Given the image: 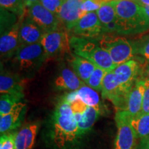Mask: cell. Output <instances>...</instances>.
<instances>
[{
    "label": "cell",
    "instance_id": "12",
    "mask_svg": "<svg viewBox=\"0 0 149 149\" xmlns=\"http://www.w3.org/2000/svg\"><path fill=\"white\" fill-rule=\"evenodd\" d=\"M22 21L13 25L8 31H4L0 38V53L1 58L13 57L21 46L19 37V28Z\"/></svg>",
    "mask_w": 149,
    "mask_h": 149
},
{
    "label": "cell",
    "instance_id": "27",
    "mask_svg": "<svg viewBox=\"0 0 149 149\" xmlns=\"http://www.w3.org/2000/svg\"><path fill=\"white\" fill-rule=\"evenodd\" d=\"M15 132L2 134L0 137V149H16L15 144Z\"/></svg>",
    "mask_w": 149,
    "mask_h": 149
},
{
    "label": "cell",
    "instance_id": "25",
    "mask_svg": "<svg viewBox=\"0 0 149 149\" xmlns=\"http://www.w3.org/2000/svg\"><path fill=\"white\" fill-rule=\"evenodd\" d=\"M0 5L1 8L10 11L19 17H23L26 11L23 0H0Z\"/></svg>",
    "mask_w": 149,
    "mask_h": 149
},
{
    "label": "cell",
    "instance_id": "38",
    "mask_svg": "<svg viewBox=\"0 0 149 149\" xmlns=\"http://www.w3.org/2000/svg\"><path fill=\"white\" fill-rule=\"evenodd\" d=\"M62 1H66V0H62Z\"/></svg>",
    "mask_w": 149,
    "mask_h": 149
},
{
    "label": "cell",
    "instance_id": "18",
    "mask_svg": "<svg viewBox=\"0 0 149 149\" xmlns=\"http://www.w3.org/2000/svg\"><path fill=\"white\" fill-rule=\"evenodd\" d=\"M54 84L58 90L74 91L86 84L79 79L73 70L68 68H64L55 78Z\"/></svg>",
    "mask_w": 149,
    "mask_h": 149
},
{
    "label": "cell",
    "instance_id": "14",
    "mask_svg": "<svg viewBox=\"0 0 149 149\" xmlns=\"http://www.w3.org/2000/svg\"><path fill=\"white\" fill-rule=\"evenodd\" d=\"M26 104L23 102L17 104L8 114L0 116V133L1 135L10 133L19 127L24 120Z\"/></svg>",
    "mask_w": 149,
    "mask_h": 149
},
{
    "label": "cell",
    "instance_id": "3",
    "mask_svg": "<svg viewBox=\"0 0 149 149\" xmlns=\"http://www.w3.org/2000/svg\"><path fill=\"white\" fill-rule=\"evenodd\" d=\"M70 42L74 55L86 59L96 67L107 71H111L117 67L108 52L96 40L72 36Z\"/></svg>",
    "mask_w": 149,
    "mask_h": 149
},
{
    "label": "cell",
    "instance_id": "20",
    "mask_svg": "<svg viewBox=\"0 0 149 149\" xmlns=\"http://www.w3.org/2000/svg\"><path fill=\"white\" fill-rule=\"evenodd\" d=\"M102 112L94 107H88L82 114H74L77 122L79 135L80 137L88 133L92 129Z\"/></svg>",
    "mask_w": 149,
    "mask_h": 149
},
{
    "label": "cell",
    "instance_id": "11",
    "mask_svg": "<svg viewBox=\"0 0 149 149\" xmlns=\"http://www.w3.org/2000/svg\"><path fill=\"white\" fill-rule=\"evenodd\" d=\"M83 0H66L63 2L57 16L67 31H70L84 13L81 10Z\"/></svg>",
    "mask_w": 149,
    "mask_h": 149
},
{
    "label": "cell",
    "instance_id": "13",
    "mask_svg": "<svg viewBox=\"0 0 149 149\" xmlns=\"http://www.w3.org/2000/svg\"><path fill=\"white\" fill-rule=\"evenodd\" d=\"M144 89L145 78L139 77L128 93L124 111L131 117L141 113Z\"/></svg>",
    "mask_w": 149,
    "mask_h": 149
},
{
    "label": "cell",
    "instance_id": "34",
    "mask_svg": "<svg viewBox=\"0 0 149 149\" xmlns=\"http://www.w3.org/2000/svg\"><path fill=\"white\" fill-rule=\"evenodd\" d=\"M135 2L137 4L141 6H149V0H131Z\"/></svg>",
    "mask_w": 149,
    "mask_h": 149
},
{
    "label": "cell",
    "instance_id": "10",
    "mask_svg": "<svg viewBox=\"0 0 149 149\" xmlns=\"http://www.w3.org/2000/svg\"><path fill=\"white\" fill-rule=\"evenodd\" d=\"M140 66L137 61L131 59L117 66L113 70L117 82L124 90L129 92L140 74Z\"/></svg>",
    "mask_w": 149,
    "mask_h": 149
},
{
    "label": "cell",
    "instance_id": "2",
    "mask_svg": "<svg viewBox=\"0 0 149 149\" xmlns=\"http://www.w3.org/2000/svg\"><path fill=\"white\" fill-rule=\"evenodd\" d=\"M81 138L74 115H61L54 111L51 139L56 149H74Z\"/></svg>",
    "mask_w": 149,
    "mask_h": 149
},
{
    "label": "cell",
    "instance_id": "9",
    "mask_svg": "<svg viewBox=\"0 0 149 149\" xmlns=\"http://www.w3.org/2000/svg\"><path fill=\"white\" fill-rule=\"evenodd\" d=\"M74 37L96 40L104 34L105 29L100 22L96 12L85 14L68 31Z\"/></svg>",
    "mask_w": 149,
    "mask_h": 149
},
{
    "label": "cell",
    "instance_id": "16",
    "mask_svg": "<svg viewBox=\"0 0 149 149\" xmlns=\"http://www.w3.org/2000/svg\"><path fill=\"white\" fill-rule=\"evenodd\" d=\"M22 76L1 68L0 74V93L1 94H24Z\"/></svg>",
    "mask_w": 149,
    "mask_h": 149
},
{
    "label": "cell",
    "instance_id": "33",
    "mask_svg": "<svg viewBox=\"0 0 149 149\" xmlns=\"http://www.w3.org/2000/svg\"><path fill=\"white\" fill-rule=\"evenodd\" d=\"M134 149H149V137L142 139Z\"/></svg>",
    "mask_w": 149,
    "mask_h": 149
},
{
    "label": "cell",
    "instance_id": "36",
    "mask_svg": "<svg viewBox=\"0 0 149 149\" xmlns=\"http://www.w3.org/2000/svg\"><path fill=\"white\" fill-rule=\"evenodd\" d=\"M144 8V10L146 13V14L148 16V17L149 18V6H142Z\"/></svg>",
    "mask_w": 149,
    "mask_h": 149
},
{
    "label": "cell",
    "instance_id": "21",
    "mask_svg": "<svg viewBox=\"0 0 149 149\" xmlns=\"http://www.w3.org/2000/svg\"><path fill=\"white\" fill-rule=\"evenodd\" d=\"M70 65L74 73L84 83L86 82L96 68L89 61L75 55L70 59Z\"/></svg>",
    "mask_w": 149,
    "mask_h": 149
},
{
    "label": "cell",
    "instance_id": "37",
    "mask_svg": "<svg viewBox=\"0 0 149 149\" xmlns=\"http://www.w3.org/2000/svg\"><path fill=\"white\" fill-rule=\"evenodd\" d=\"M146 79L149 80V66H148V68H146Z\"/></svg>",
    "mask_w": 149,
    "mask_h": 149
},
{
    "label": "cell",
    "instance_id": "19",
    "mask_svg": "<svg viewBox=\"0 0 149 149\" xmlns=\"http://www.w3.org/2000/svg\"><path fill=\"white\" fill-rule=\"evenodd\" d=\"M96 13L105 29L106 33H115L117 34V15L114 0L104 3Z\"/></svg>",
    "mask_w": 149,
    "mask_h": 149
},
{
    "label": "cell",
    "instance_id": "30",
    "mask_svg": "<svg viewBox=\"0 0 149 149\" xmlns=\"http://www.w3.org/2000/svg\"><path fill=\"white\" fill-rule=\"evenodd\" d=\"M70 105L73 112V114H82L88 107L79 98L76 99L74 101L70 104Z\"/></svg>",
    "mask_w": 149,
    "mask_h": 149
},
{
    "label": "cell",
    "instance_id": "5",
    "mask_svg": "<svg viewBox=\"0 0 149 149\" xmlns=\"http://www.w3.org/2000/svg\"><path fill=\"white\" fill-rule=\"evenodd\" d=\"M100 46L108 52L116 66L133 59L137 53L133 43L125 37L111 34H104L96 39Z\"/></svg>",
    "mask_w": 149,
    "mask_h": 149
},
{
    "label": "cell",
    "instance_id": "23",
    "mask_svg": "<svg viewBox=\"0 0 149 149\" xmlns=\"http://www.w3.org/2000/svg\"><path fill=\"white\" fill-rule=\"evenodd\" d=\"M130 122L137 138L142 139L149 137V114L140 113L135 117H130Z\"/></svg>",
    "mask_w": 149,
    "mask_h": 149
},
{
    "label": "cell",
    "instance_id": "28",
    "mask_svg": "<svg viewBox=\"0 0 149 149\" xmlns=\"http://www.w3.org/2000/svg\"><path fill=\"white\" fill-rule=\"evenodd\" d=\"M40 2L46 9L57 15L64 1L62 0H40Z\"/></svg>",
    "mask_w": 149,
    "mask_h": 149
},
{
    "label": "cell",
    "instance_id": "29",
    "mask_svg": "<svg viewBox=\"0 0 149 149\" xmlns=\"http://www.w3.org/2000/svg\"><path fill=\"white\" fill-rule=\"evenodd\" d=\"M101 4L96 2L94 0H83L81 10L84 14L91 12H96L101 7Z\"/></svg>",
    "mask_w": 149,
    "mask_h": 149
},
{
    "label": "cell",
    "instance_id": "35",
    "mask_svg": "<svg viewBox=\"0 0 149 149\" xmlns=\"http://www.w3.org/2000/svg\"><path fill=\"white\" fill-rule=\"evenodd\" d=\"M24 6L26 8L31 6V5H33V3L38 2V0H23Z\"/></svg>",
    "mask_w": 149,
    "mask_h": 149
},
{
    "label": "cell",
    "instance_id": "1",
    "mask_svg": "<svg viewBox=\"0 0 149 149\" xmlns=\"http://www.w3.org/2000/svg\"><path fill=\"white\" fill-rule=\"evenodd\" d=\"M117 34L135 35L149 30V18L144 8L131 0H114Z\"/></svg>",
    "mask_w": 149,
    "mask_h": 149
},
{
    "label": "cell",
    "instance_id": "17",
    "mask_svg": "<svg viewBox=\"0 0 149 149\" xmlns=\"http://www.w3.org/2000/svg\"><path fill=\"white\" fill-rule=\"evenodd\" d=\"M44 33L32 20L26 17L22 21L19 28L21 46L40 43Z\"/></svg>",
    "mask_w": 149,
    "mask_h": 149
},
{
    "label": "cell",
    "instance_id": "31",
    "mask_svg": "<svg viewBox=\"0 0 149 149\" xmlns=\"http://www.w3.org/2000/svg\"><path fill=\"white\" fill-rule=\"evenodd\" d=\"M141 113L149 114V80L145 78V89L143 97Z\"/></svg>",
    "mask_w": 149,
    "mask_h": 149
},
{
    "label": "cell",
    "instance_id": "32",
    "mask_svg": "<svg viewBox=\"0 0 149 149\" xmlns=\"http://www.w3.org/2000/svg\"><path fill=\"white\" fill-rule=\"evenodd\" d=\"M137 53L142 55L147 60H149V38L148 39V40L143 44L142 47L138 48Z\"/></svg>",
    "mask_w": 149,
    "mask_h": 149
},
{
    "label": "cell",
    "instance_id": "4",
    "mask_svg": "<svg viewBox=\"0 0 149 149\" xmlns=\"http://www.w3.org/2000/svg\"><path fill=\"white\" fill-rule=\"evenodd\" d=\"M47 57L40 43L21 46L13 56V65L16 73L31 75L40 69Z\"/></svg>",
    "mask_w": 149,
    "mask_h": 149
},
{
    "label": "cell",
    "instance_id": "15",
    "mask_svg": "<svg viewBox=\"0 0 149 149\" xmlns=\"http://www.w3.org/2000/svg\"><path fill=\"white\" fill-rule=\"evenodd\" d=\"M40 122H32L22 126L15 132V144L16 149H32L40 128Z\"/></svg>",
    "mask_w": 149,
    "mask_h": 149
},
{
    "label": "cell",
    "instance_id": "8",
    "mask_svg": "<svg viewBox=\"0 0 149 149\" xmlns=\"http://www.w3.org/2000/svg\"><path fill=\"white\" fill-rule=\"evenodd\" d=\"M70 40L68 31L62 29L44 33L40 44L44 48L46 56L49 57L70 53L71 51Z\"/></svg>",
    "mask_w": 149,
    "mask_h": 149
},
{
    "label": "cell",
    "instance_id": "26",
    "mask_svg": "<svg viewBox=\"0 0 149 149\" xmlns=\"http://www.w3.org/2000/svg\"><path fill=\"white\" fill-rule=\"evenodd\" d=\"M107 72V70L96 67L93 74L85 84L95 91H102V83Z\"/></svg>",
    "mask_w": 149,
    "mask_h": 149
},
{
    "label": "cell",
    "instance_id": "24",
    "mask_svg": "<svg viewBox=\"0 0 149 149\" xmlns=\"http://www.w3.org/2000/svg\"><path fill=\"white\" fill-rule=\"evenodd\" d=\"M24 97V94H1L0 98V116L10 113L17 104L22 102Z\"/></svg>",
    "mask_w": 149,
    "mask_h": 149
},
{
    "label": "cell",
    "instance_id": "22",
    "mask_svg": "<svg viewBox=\"0 0 149 149\" xmlns=\"http://www.w3.org/2000/svg\"><path fill=\"white\" fill-rule=\"evenodd\" d=\"M77 98L80 99L87 106L94 107L102 112V107L100 102V96L94 89L84 84L81 88L76 91Z\"/></svg>",
    "mask_w": 149,
    "mask_h": 149
},
{
    "label": "cell",
    "instance_id": "7",
    "mask_svg": "<svg viewBox=\"0 0 149 149\" xmlns=\"http://www.w3.org/2000/svg\"><path fill=\"white\" fill-rule=\"evenodd\" d=\"M130 115L125 111H117L115 116L117 133L115 149H134L137 136L130 124Z\"/></svg>",
    "mask_w": 149,
    "mask_h": 149
},
{
    "label": "cell",
    "instance_id": "6",
    "mask_svg": "<svg viewBox=\"0 0 149 149\" xmlns=\"http://www.w3.org/2000/svg\"><path fill=\"white\" fill-rule=\"evenodd\" d=\"M26 17L36 24L44 33L65 29L59 17L39 1L26 8Z\"/></svg>",
    "mask_w": 149,
    "mask_h": 149
}]
</instances>
